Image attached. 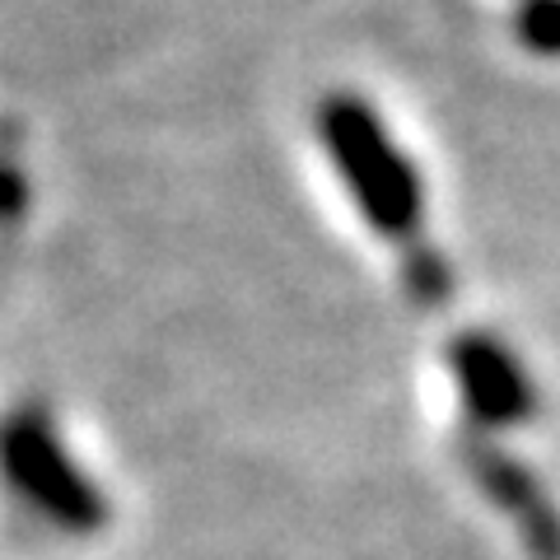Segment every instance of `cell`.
I'll return each instance as SVG.
<instances>
[{"label":"cell","mask_w":560,"mask_h":560,"mask_svg":"<svg viewBox=\"0 0 560 560\" xmlns=\"http://www.w3.org/2000/svg\"><path fill=\"white\" fill-rule=\"evenodd\" d=\"M318 136L331 164L341 168L350 201L378 238L411 243L425 215V187L416 164L388 136L383 117L360 94H327L318 103Z\"/></svg>","instance_id":"1"},{"label":"cell","mask_w":560,"mask_h":560,"mask_svg":"<svg viewBox=\"0 0 560 560\" xmlns=\"http://www.w3.org/2000/svg\"><path fill=\"white\" fill-rule=\"evenodd\" d=\"M5 471L14 490L51 518L61 533L90 537L108 523V500L98 495V486L70 463L66 444L57 440L51 420L43 407H20L5 425Z\"/></svg>","instance_id":"2"},{"label":"cell","mask_w":560,"mask_h":560,"mask_svg":"<svg viewBox=\"0 0 560 560\" xmlns=\"http://www.w3.org/2000/svg\"><path fill=\"white\" fill-rule=\"evenodd\" d=\"M448 370L477 430H510L533 420V407H537L533 383L500 337H490V331H458L448 341Z\"/></svg>","instance_id":"3"},{"label":"cell","mask_w":560,"mask_h":560,"mask_svg":"<svg viewBox=\"0 0 560 560\" xmlns=\"http://www.w3.org/2000/svg\"><path fill=\"white\" fill-rule=\"evenodd\" d=\"M463 463L471 471V481L481 486V495L514 518V528L523 537V547L533 551V560H560V510L533 471L518 458H510V453L490 448L477 434L463 440Z\"/></svg>","instance_id":"4"},{"label":"cell","mask_w":560,"mask_h":560,"mask_svg":"<svg viewBox=\"0 0 560 560\" xmlns=\"http://www.w3.org/2000/svg\"><path fill=\"white\" fill-rule=\"evenodd\" d=\"M514 38L533 57H560V0H518Z\"/></svg>","instance_id":"5"},{"label":"cell","mask_w":560,"mask_h":560,"mask_svg":"<svg viewBox=\"0 0 560 560\" xmlns=\"http://www.w3.org/2000/svg\"><path fill=\"white\" fill-rule=\"evenodd\" d=\"M401 276H407V285H411V294L420 304H440L444 294L453 290V276H448V267L440 261V253H434V248H411Z\"/></svg>","instance_id":"6"}]
</instances>
